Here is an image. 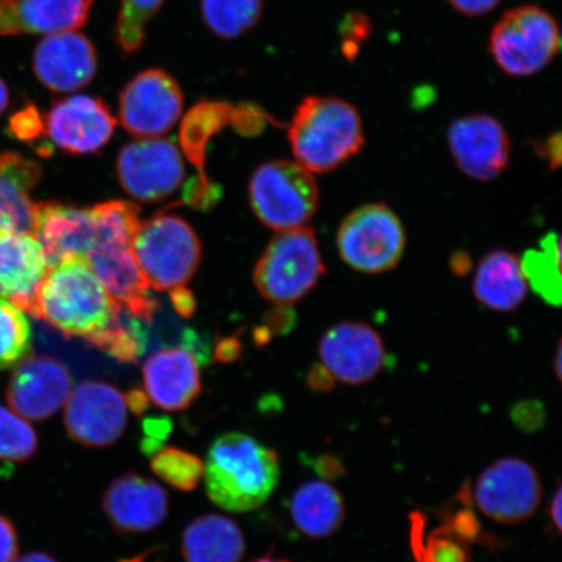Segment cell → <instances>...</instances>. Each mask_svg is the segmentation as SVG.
<instances>
[{
  "instance_id": "cell-3",
  "label": "cell",
  "mask_w": 562,
  "mask_h": 562,
  "mask_svg": "<svg viewBox=\"0 0 562 562\" xmlns=\"http://www.w3.org/2000/svg\"><path fill=\"white\" fill-rule=\"evenodd\" d=\"M203 476L207 496L217 507L232 513L256 510L278 486L279 457L249 435L224 434L209 448Z\"/></svg>"
},
{
  "instance_id": "cell-20",
  "label": "cell",
  "mask_w": 562,
  "mask_h": 562,
  "mask_svg": "<svg viewBox=\"0 0 562 562\" xmlns=\"http://www.w3.org/2000/svg\"><path fill=\"white\" fill-rule=\"evenodd\" d=\"M143 375L147 397L167 412L188 409L202 392L200 358L184 344L147 358Z\"/></svg>"
},
{
  "instance_id": "cell-1",
  "label": "cell",
  "mask_w": 562,
  "mask_h": 562,
  "mask_svg": "<svg viewBox=\"0 0 562 562\" xmlns=\"http://www.w3.org/2000/svg\"><path fill=\"white\" fill-rule=\"evenodd\" d=\"M123 313L86 258L74 256L50 266L40 286L33 316L68 339L80 337L93 346Z\"/></svg>"
},
{
  "instance_id": "cell-34",
  "label": "cell",
  "mask_w": 562,
  "mask_h": 562,
  "mask_svg": "<svg viewBox=\"0 0 562 562\" xmlns=\"http://www.w3.org/2000/svg\"><path fill=\"white\" fill-rule=\"evenodd\" d=\"M425 518L420 513L412 516V550L417 562H468L467 546L445 530L424 536Z\"/></svg>"
},
{
  "instance_id": "cell-30",
  "label": "cell",
  "mask_w": 562,
  "mask_h": 562,
  "mask_svg": "<svg viewBox=\"0 0 562 562\" xmlns=\"http://www.w3.org/2000/svg\"><path fill=\"white\" fill-rule=\"evenodd\" d=\"M263 0H201L209 30L223 40L241 37L261 21Z\"/></svg>"
},
{
  "instance_id": "cell-39",
  "label": "cell",
  "mask_w": 562,
  "mask_h": 562,
  "mask_svg": "<svg viewBox=\"0 0 562 562\" xmlns=\"http://www.w3.org/2000/svg\"><path fill=\"white\" fill-rule=\"evenodd\" d=\"M10 133L20 140L33 143L46 135L45 119L34 104H27L10 119Z\"/></svg>"
},
{
  "instance_id": "cell-10",
  "label": "cell",
  "mask_w": 562,
  "mask_h": 562,
  "mask_svg": "<svg viewBox=\"0 0 562 562\" xmlns=\"http://www.w3.org/2000/svg\"><path fill=\"white\" fill-rule=\"evenodd\" d=\"M119 182L140 202H159L171 196L186 178L181 153L170 139L138 138L124 145L116 160Z\"/></svg>"
},
{
  "instance_id": "cell-56",
  "label": "cell",
  "mask_w": 562,
  "mask_h": 562,
  "mask_svg": "<svg viewBox=\"0 0 562 562\" xmlns=\"http://www.w3.org/2000/svg\"><path fill=\"white\" fill-rule=\"evenodd\" d=\"M561 344H559L557 351V363H554V368H557V375L559 379L561 378Z\"/></svg>"
},
{
  "instance_id": "cell-28",
  "label": "cell",
  "mask_w": 562,
  "mask_h": 562,
  "mask_svg": "<svg viewBox=\"0 0 562 562\" xmlns=\"http://www.w3.org/2000/svg\"><path fill=\"white\" fill-rule=\"evenodd\" d=\"M234 108L226 102H201L188 112L180 128V144L199 170L200 184L210 194L221 196V188L207 179L205 170L209 140L231 124Z\"/></svg>"
},
{
  "instance_id": "cell-6",
  "label": "cell",
  "mask_w": 562,
  "mask_h": 562,
  "mask_svg": "<svg viewBox=\"0 0 562 562\" xmlns=\"http://www.w3.org/2000/svg\"><path fill=\"white\" fill-rule=\"evenodd\" d=\"M318 238L300 227L279 232L263 251L255 269V284L261 296L280 307L297 304L325 276Z\"/></svg>"
},
{
  "instance_id": "cell-49",
  "label": "cell",
  "mask_w": 562,
  "mask_h": 562,
  "mask_svg": "<svg viewBox=\"0 0 562 562\" xmlns=\"http://www.w3.org/2000/svg\"><path fill=\"white\" fill-rule=\"evenodd\" d=\"M125 402L128 409L136 416H143L149 407V397H147L146 392L139 389H132L126 393Z\"/></svg>"
},
{
  "instance_id": "cell-48",
  "label": "cell",
  "mask_w": 562,
  "mask_h": 562,
  "mask_svg": "<svg viewBox=\"0 0 562 562\" xmlns=\"http://www.w3.org/2000/svg\"><path fill=\"white\" fill-rule=\"evenodd\" d=\"M308 385L313 390L319 392H326L333 389L334 378L323 364L321 367H314L307 376Z\"/></svg>"
},
{
  "instance_id": "cell-40",
  "label": "cell",
  "mask_w": 562,
  "mask_h": 562,
  "mask_svg": "<svg viewBox=\"0 0 562 562\" xmlns=\"http://www.w3.org/2000/svg\"><path fill=\"white\" fill-rule=\"evenodd\" d=\"M266 121H271L269 114L257 104L244 103L234 108L231 124L243 135H257L265 128Z\"/></svg>"
},
{
  "instance_id": "cell-17",
  "label": "cell",
  "mask_w": 562,
  "mask_h": 562,
  "mask_svg": "<svg viewBox=\"0 0 562 562\" xmlns=\"http://www.w3.org/2000/svg\"><path fill=\"white\" fill-rule=\"evenodd\" d=\"M319 357L336 381L367 384L382 371L385 349L374 328L361 322H341L322 336Z\"/></svg>"
},
{
  "instance_id": "cell-23",
  "label": "cell",
  "mask_w": 562,
  "mask_h": 562,
  "mask_svg": "<svg viewBox=\"0 0 562 562\" xmlns=\"http://www.w3.org/2000/svg\"><path fill=\"white\" fill-rule=\"evenodd\" d=\"M41 179L37 161L19 153L0 154V236L32 234L35 203L31 193Z\"/></svg>"
},
{
  "instance_id": "cell-22",
  "label": "cell",
  "mask_w": 562,
  "mask_h": 562,
  "mask_svg": "<svg viewBox=\"0 0 562 562\" xmlns=\"http://www.w3.org/2000/svg\"><path fill=\"white\" fill-rule=\"evenodd\" d=\"M48 269L45 251L33 234L0 236V297L21 312L34 314Z\"/></svg>"
},
{
  "instance_id": "cell-29",
  "label": "cell",
  "mask_w": 562,
  "mask_h": 562,
  "mask_svg": "<svg viewBox=\"0 0 562 562\" xmlns=\"http://www.w3.org/2000/svg\"><path fill=\"white\" fill-rule=\"evenodd\" d=\"M521 267L527 284L548 304L561 302V240L557 234H548L538 249L525 252Z\"/></svg>"
},
{
  "instance_id": "cell-32",
  "label": "cell",
  "mask_w": 562,
  "mask_h": 562,
  "mask_svg": "<svg viewBox=\"0 0 562 562\" xmlns=\"http://www.w3.org/2000/svg\"><path fill=\"white\" fill-rule=\"evenodd\" d=\"M165 0H121L115 23V42L125 56L136 54L146 41V30Z\"/></svg>"
},
{
  "instance_id": "cell-31",
  "label": "cell",
  "mask_w": 562,
  "mask_h": 562,
  "mask_svg": "<svg viewBox=\"0 0 562 562\" xmlns=\"http://www.w3.org/2000/svg\"><path fill=\"white\" fill-rule=\"evenodd\" d=\"M150 467L160 480L184 492L199 487L205 472V463L199 456L176 447H160L153 453Z\"/></svg>"
},
{
  "instance_id": "cell-38",
  "label": "cell",
  "mask_w": 562,
  "mask_h": 562,
  "mask_svg": "<svg viewBox=\"0 0 562 562\" xmlns=\"http://www.w3.org/2000/svg\"><path fill=\"white\" fill-rule=\"evenodd\" d=\"M441 529L467 547L477 542L481 537V524L468 507L447 513Z\"/></svg>"
},
{
  "instance_id": "cell-47",
  "label": "cell",
  "mask_w": 562,
  "mask_h": 562,
  "mask_svg": "<svg viewBox=\"0 0 562 562\" xmlns=\"http://www.w3.org/2000/svg\"><path fill=\"white\" fill-rule=\"evenodd\" d=\"M170 297L176 312L181 316L189 318V316H192L195 312V300L192 292L187 290V288H184V290L170 293Z\"/></svg>"
},
{
  "instance_id": "cell-18",
  "label": "cell",
  "mask_w": 562,
  "mask_h": 562,
  "mask_svg": "<svg viewBox=\"0 0 562 562\" xmlns=\"http://www.w3.org/2000/svg\"><path fill=\"white\" fill-rule=\"evenodd\" d=\"M98 70V54L86 34H48L34 48L33 72L55 93H74L89 86Z\"/></svg>"
},
{
  "instance_id": "cell-54",
  "label": "cell",
  "mask_w": 562,
  "mask_h": 562,
  "mask_svg": "<svg viewBox=\"0 0 562 562\" xmlns=\"http://www.w3.org/2000/svg\"><path fill=\"white\" fill-rule=\"evenodd\" d=\"M160 553L159 548H153L150 551H146L143 554H138V557L131 559H123L117 562H159L158 554Z\"/></svg>"
},
{
  "instance_id": "cell-19",
  "label": "cell",
  "mask_w": 562,
  "mask_h": 562,
  "mask_svg": "<svg viewBox=\"0 0 562 562\" xmlns=\"http://www.w3.org/2000/svg\"><path fill=\"white\" fill-rule=\"evenodd\" d=\"M102 508L115 531L143 533L166 521L170 503L165 488L151 477L126 473L104 491Z\"/></svg>"
},
{
  "instance_id": "cell-11",
  "label": "cell",
  "mask_w": 562,
  "mask_h": 562,
  "mask_svg": "<svg viewBox=\"0 0 562 562\" xmlns=\"http://www.w3.org/2000/svg\"><path fill=\"white\" fill-rule=\"evenodd\" d=\"M184 97L165 69L150 68L133 77L119 98L123 128L139 138L159 137L180 121Z\"/></svg>"
},
{
  "instance_id": "cell-26",
  "label": "cell",
  "mask_w": 562,
  "mask_h": 562,
  "mask_svg": "<svg viewBox=\"0 0 562 562\" xmlns=\"http://www.w3.org/2000/svg\"><path fill=\"white\" fill-rule=\"evenodd\" d=\"M291 515L297 529L308 538L331 537L340 529L346 507L339 492L328 483L301 484L291 498Z\"/></svg>"
},
{
  "instance_id": "cell-53",
  "label": "cell",
  "mask_w": 562,
  "mask_h": 562,
  "mask_svg": "<svg viewBox=\"0 0 562 562\" xmlns=\"http://www.w3.org/2000/svg\"><path fill=\"white\" fill-rule=\"evenodd\" d=\"M15 562H59L52 554L46 552H31L24 554L23 558L16 559Z\"/></svg>"
},
{
  "instance_id": "cell-41",
  "label": "cell",
  "mask_w": 562,
  "mask_h": 562,
  "mask_svg": "<svg viewBox=\"0 0 562 562\" xmlns=\"http://www.w3.org/2000/svg\"><path fill=\"white\" fill-rule=\"evenodd\" d=\"M172 428L171 420L168 418H146L144 419L145 437L140 442V449L144 453L153 454L158 451L161 441L166 440Z\"/></svg>"
},
{
  "instance_id": "cell-14",
  "label": "cell",
  "mask_w": 562,
  "mask_h": 562,
  "mask_svg": "<svg viewBox=\"0 0 562 562\" xmlns=\"http://www.w3.org/2000/svg\"><path fill=\"white\" fill-rule=\"evenodd\" d=\"M448 145L457 167L477 181L497 179L509 165L512 145L508 132L491 115L456 119L449 125Z\"/></svg>"
},
{
  "instance_id": "cell-12",
  "label": "cell",
  "mask_w": 562,
  "mask_h": 562,
  "mask_svg": "<svg viewBox=\"0 0 562 562\" xmlns=\"http://www.w3.org/2000/svg\"><path fill=\"white\" fill-rule=\"evenodd\" d=\"M542 501V484L529 463L508 457L484 470L475 486L477 508L492 521L516 525L529 519Z\"/></svg>"
},
{
  "instance_id": "cell-7",
  "label": "cell",
  "mask_w": 562,
  "mask_h": 562,
  "mask_svg": "<svg viewBox=\"0 0 562 562\" xmlns=\"http://www.w3.org/2000/svg\"><path fill=\"white\" fill-rule=\"evenodd\" d=\"M249 200L266 227L283 232L306 226L318 209L319 189L297 161L276 159L251 175Z\"/></svg>"
},
{
  "instance_id": "cell-25",
  "label": "cell",
  "mask_w": 562,
  "mask_h": 562,
  "mask_svg": "<svg viewBox=\"0 0 562 562\" xmlns=\"http://www.w3.org/2000/svg\"><path fill=\"white\" fill-rule=\"evenodd\" d=\"M245 551L240 527L226 516H201L182 532L181 552L186 562H241Z\"/></svg>"
},
{
  "instance_id": "cell-4",
  "label": "cell",
  "mask_w": 562,
  "mask_h": 562,
  "mask_svg": "<svg viewBox=\"0 0 562 562\" xmlns=\"http://www.w3.org/2000/svg\"><path fill=\"white\" fill-rule=\"evenodd\" d=\"M288 139L299 165L312 173H327L361 151L363 123L353 104L311 95L294 112Z\"/></svg>"
},
{
  "instance_id": "cell-52",
  "label": "cell",
  "mask_w": 562,
  "mask_h": 562,
  "mask_svg": "<svg viewBox=\"0 0 562 562\" xmlns=\"http://www.w3.org/2000/svg\"><path fill=\"white\" fill-rule=\"evenodd\" d=\"M561 503H562V496H561V487L559 484L557 494H554L552 502L550 504V508H548V516H550V521L552 522V526L554 527V531H558V532L561 531Z\"/></svg>"
},
{
  "instance_id": "cell-42",
  "label": "cell",
  "mask_w": 562,
  "mask_h": 562,
  "mask_svg": "<svg viewBox=\"0 0 562 562\" xmlns=\"http://www.w3.org/2000/svg\"><path fill=\"white\" fill-rule=\"evenodd\" d=\"M512 417L519 428L529 432L542 427L546 418L542 405L533 402L516 405L512 412Z\"/></svg>"
},
{
  "instance_id": "cell-33",
  "label": "cell",
  "mask_w": 562,
  "mask_h": 562,
  "mask_svg": "<svg viewBox=\"0 0 562 562\" xmlns=\"http://www.w3.org/2000/svg\"><path fill=\"white\" fill-rule=\"evenodd\" d=\"M31 349L30 321L19 307L0 297V370L15 367Z\"/></svg>"
},
{
  "instance_id": "cell-50",
  "label": "cell",
  "mask_w": 562,
  "mask_h": 562,
  "mask_svg": "<svg viewBox=\"0 0 562 562\" xmlns=\"http://www.w3.org/2000/svg\"><path fill=\"white\" fill-rule=\"evenodd\" d=\"M315 469L322 476L335 477L342 474L341 463L334 459V457H321L316 461Z\"/></svg>"
},
{
  "instance_id": "cell-44",
  "label": "cell",
  "mask_w": 562,
  "mask_h": 562,
  "mask_svg": "<svg viewBox=\"0 0 562 562\" xmlns=\"http://www.w3.org/2000/svg\"><path fill=\"white\" fill-rule=\"evenodd\" d=\"M561 135L559 132L533 145L538 156L547 161L551 170H558L561 166Z\"/></svg>"
},
{
  "instance_id": "cell-13",
  "label": "cell",
  "mask_w": 562,
  "mask_h": 562,
  "mask_svg": "<svg viewBox=\"0 0 562 562\" xmlns=\"http://www.w3.org/2000/svg\"><path fill=\"white\" fill-rule=\"evenodd\" d=\"M128 406L117 386L86 381L76 385L66 403L65 426L69 438L88 448H105L122 438Z\"/></svg>"
},
{
  "instance_id": "cell-46",
  "label": "cell",
  "mask_w": 562,
  "mask_h": 562,
  "mask_svg": "<svg viewBox=\"0 0 562 562\" xmlns=\"http://www.w3.org/2000/svg\"><path fill=\"white\" fill-rule=\"evenodd\" d=\"M241 355L240 341L236 337H227L217 344L215 357L217 361L229 363L237 360Z\"/></svg>"
},
{
  "instance_id": "cell-35",
  "label": "cell",
  "mask_w": 562,
  "mask_h": 562,
  "mask_svg": "<svg viewBox=\"0 0 562 562\" xmlns=\"http://www.w3.org/2000/svg\"><path fill=\"white\" fill-rule=\"evenodd\" d=\"M38 451L37 432L15 411L0 405V461L25 462Z\"/></svg>"
},
{
  "instance_id": "cell-43",
  "label": "cell",
  "mask_w": 562,
  "mask_h": 562,
  "mask_svg": "<svg viewBox=\"0 0 562 562\" xmlns=\"http://www.w3.org/2000/svg\"><path fill=\"white\" fill-rule=\"evenodd\" d=\"M19 554V538L15 526L0 515V562H15Z\"/></svg>"
},
{
  "instance_id": "cell-15",
  "label": "cell",
  "mask_w": 562,
  "mask_h": 562,
  "mask_svg": "<svg viewBox=\"0 0 562 562\" xmlns=\"http://www.w3.org/2000/svg\"><path fill=\"white\" fill-rule=\"evenodd\" d=\"M72 389V376L65 364L48 356H26L15 364L5 396L21 417L41 422L66 405Z\"/></svg>"
},
{
  "instance_id": "cell-55",
  "label": "cell",
  "mask_w": 562,
  "mask_h": 562,
  "mask_svg": "<svg viewBox=\"0 0 562 562\" xmlns=\"http://www.w3.org/2000/svg\"><path fill=\"white\" fill-rule=\"evenodd\" d=\"M10 104V90L7 88L5 82L0 79V115L9 108Z\"/></svg>"
},
{
  "instance_id": "cell-8",
  "label": "cell",
  "mask_w": 562,
  "mask_h": 562,
  "mask_svg": "<svg viewBox=\"0 0 562 562\" xmlns=\"http://www.w3.org/2000/svg\"><path fill=\"white\" fill-rule=\"evenodd\" d=\"M557 19L537 5L516 7L497 21L490 37V53L504 74L537 75L560 52Z\"/></svg>"
},
{
  "instance_id": "cell-45",
  "label": "cell",
  "mask_w": 562,
  "mask_h": 562,
  "mask_svg": "<svg viewBox=\"0 0 562 562\" xmlns=\"http://www.w3.org/2000/svg\"><path fill=\"white\" fill-rule=\"evenodd\" d=\"M448 2L462 15L476 18L495 10L502 0H448Z\"/></svg>"
},
{
  "instance_id": "cell-21",
  "label": "cell",
  "mask_w": 562,
  "mask_h": 562,
  "mask_svg": "<svg viewBox=\"0 0 562 562\" xmlns=\"http://www.w3.org/2000/svg\"><path fill=\"white\" fill-rule=\"evenodd\" d=\"M32 234L44 249L48 266L68 257L86 258L98 236L95 210L59 202L35 203Z\"/></svg>"
},
{
  "instance_id": "cell-37",
  "label": "cell",
  "mask_w": 562,
  "mask_h": 562,
  "mask_svg": "<svg viewBox=\"0 0 562 562\" xmlns=\"http://www.w3.org/2000/svg\"><path fill=\"white\" fill-rule=\"evenodd\" d=\"M372 32L371 21L361 12H350L342 20L340 33L342 38V54L347 59L353 60L364 41Z\"/></svg>"
},
{
  "instance_id": "cell-16",
  "label": "cell",
  "mask_w": 562,
  "mask_h": 562,
  "mask_svg": "<svg viewBox=\"0 0 562 562\" xmlns=\"http://www.w3.org/2000/svg\"><path fill=\"white\" fill-rule=\"evenodd\" d=\"M116 119L100 97L72 95L56 100L45 117L52 143L74 156L94 154L114 136Z\"/></svg>"
},
{
  "instance_id": "cell-27",
  "label": "cell",
  "mask_w": 562,
  "mask_h": 562,
  "mask_svg": "<svg viewBox=\"0 0 562 562\" xmlns=\"http://www.w3.org/2000/svg\"><path fill=\"white\" fill-rule=\"evenodd\" d=\"M94 0H11L15 32L54 34L87 24Z\"/></svg>"
},
{
  "instance_id": "cell-9",
  "label": "cell",
  "mask_w": 562,
  "mask_h": 562,
  "mask_svg": "<svg viewBox=\"0 0 562 562\" xmlns=\"http://www.w3.org/2000/svg\"><path fill=\"white\" fill-rule=\"evenodd\" d=\"M336 244L342 261L351 269L374 276L395 269L402 261L405 228L384 203H370L342 221Z\"/></svg>"
},
{
  "instance_id": "cell-51",
  "label": "cell",
  "mask_w": 562,
  "mask_h": 562,
  "mask_svg": "<svg viewBox=\"0 0 562 562\" xmlns=\"http://www.w3.org/2000/svg\"><path fill=\"white\" fill-rule=\"evenodd\" d=\"M451 270L456 273V276L463 277L472 269V261H470V257L467 252L457 251L451 258Z\"/></svg>"
},
{
  "instance_id": "cell-36",
  "label": "cell",
  "mask_w": 562,
  "mask_h": 562,
  "mask_svg": "<svg viewBox=\"0 0 562 562\" xmlns=\"http://www.w3.org/2000/svg\"><path fill=\"white\" fill-rule=\"evenodd\" d=\"M145 342V333L140 323L135 318L125 322L122 316L91 347L104 351L117 362L137 363L139 357L144 355Z\"/></svg>"
},
{
  "instance_id": "cell-2",
  "label": "cell",
  "mask_w": 562,
  "mask_h": 562,
  "mask_svg": "<svg viewBox=\"0 0 562 562\" xmlns=\"http://www.w3.org/2000/svg\"><path fill=\"white\" fill-rule=\"evenodd\" d=\"M94 210L98 236L86 261L126 314L151 322L159 302L153 297L132 250L133 236L140 223L139 207L128 201H109Z\"/></svg>"
},
{
  "instance_id": "cell-5",
  "label": "cell",
  "mask_w": 562,
  "mask_h": 562,
  "mask_svg": "<svg viewBox=\"0 0 562 562\" xmlns=\"http://www.w3.org/2000/svg\"><path fill=\"white\" fill-rule=\"evenodd\" d=\"M132 250L147 284L168 293L184 290L191 283L202 256L200 237L191 224L171 214L140 222Z\"/></svg>"
},
{
  "instance_id": "cell-24",
  "label": "cell",
  "mask_w": 562,
  "mask_h": 562,
  "mask_svg": "<svg viewBox=\"0 0 562 562\" xmlns=\"http://www.w3.org/2000/svg\"><path fill=\"white\" fill-rule=\"evenodd\" d=\"M529 291L521 262L507 250L487 252L475 271L473 293L482 305L497 313H512L524 304Z\"/></svg>"
},
{
  "instance_id": "cell-57",
  "label": "cell",
  "mask_w": 562,
  "mask_h": 562,
  "mask_svg": "<svg viewBox=\"0 0 562 562\" xmlns=\"http://www.w3.org/2000/svg\"><path fill=\"white\" fill-rule=\"evenodd\" d=\"M255 562H291V561L278 560V559H273L272 557H265V558H259V559L255 560Z\"/></svg>"
}]
</instances>
